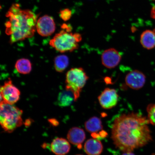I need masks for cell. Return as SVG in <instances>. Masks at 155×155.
Here are the masks:
<instances>
[{"label": "cell", "instance_id": "cell-1", "mask_svg": "<svg viewBox=\"0 0 155 155\" xmlns=\"http://www.w3.org/2000/svg\"><path fill=\"white\" fill-rule=\"evenodd\" d=\"M148 118L131 112L116 117L112 126L111 138L116 148L124 152H132L152 140Z\"/></svg>", "mask_w": 155, "mask_h": 155}, {"label": "cell", "instance_id": "cell-2", "mask_svg": "<svg viewBox=\"0 0 155 155\" xmlns=\"http://www.w3.org/2000/svg\"><path fill=\"white\" fill-rule=\"evenodd\" d=\"M9 20L5 24V33L10 36V43L32 38L36 31V15L29 9H22L18 4H13L6 14Z\"/></svg>", "mask_w": 155, "mask_h": 155}, {"label": "cell", "instance_id": "cell-3", "mask_svg": "<svg viewBox=\"0 0 155 155\" xmlns=\"http://www.w3.org/2000/svg\"><path fill=\"white\" fill-rule=\"evenodd\" d=\"M22 110L14 104L1 101L0 103V123L4 130L12 133L23 124Z\"/></svg>", "mask_w": 155, "mask_h": 155}, {"label": "cell", "instance_id": "cell-4", "mask_svg": "<svg viewBox=\"0 0 155 155\" xmlns=\"http://www.w3.org/2000/svg\"><path fill=\"white\" fill-rule=\"evenodd\" d=\"M79 34H73L63 30L56 34L50 41V46L57 51L61 53L72 52L79 47V42L82 40Z\"/></svg>", "mask_w": 155, "mask_h": 155}, {"label": "cell", "instance_id": "cell-5", "mask_svg": "<svg viewBox=\"0 0 155 155\" xmlns=\"http://www.w3.org/2000/svg\"><path fill=\"white\" fill-rule=\"evenodd\" d=\"M89 77L81 68H73L68 71L66 75V90L71 91L77 101L86 85Z\"/></svg>", "mask_w": 155, "mask_h": 155}, {"label": "cell", "instance_id": "cell-6", "mask_svg": "<svg viewBox=\"0 0 155 155\" xmlns=\"http://www.w3.org/2000/svg\"><path fill=\"white\" fill-rule=\"evenodd\" d=\"M21 92L13 84L12 81H6L1 88V101L7 104H14L20 98Z\"/></svg>", "mask_w": 155, "mask_h": 155}, {"label": "cell", "instance_id": "cell-7", "mask_svg": "<svg viewBox=\"0 0 155 155\" xmlns=\"http://www.w3.org/2000/svg\"><path fill=\"white\" fill-rule=\"evenodd\" d=\"M101 106L104 109H110L117 104L119 95L115 89L107 88L98 97Z\"/></svg>", "mask_w": 155, "mask_h": 155}, {"label": "cell", "instance_id": "cell-8", "mask_svg": "<svg viewBox=\"0 0 155 155\" xmlns=\"http://www.w3.org/2000/svg\"><path fill=\"white\" fill-rule=\"evenodd\" d=\"M36 29L38 34L41 36L51 35L55 32L56 29L54 19L47 15L40 17L37 22Z\"/></svg>", "mask_w": 155, "mask_h": 155}, {"label": "cell", "instance_id": "cell-9", "mask_svg": "<svg viewBox=\"0 0 155 155\" xmlns=\"http://www.w3.org/2000/svg\"><path fill=\"white\" fill-rule=\"evenodd\" d=\"M127 86L133 90H138L144 86L146 77L141 71L135 70L127 74L125 78Z\"/></svg>", "mask_w": 155, "mask_h": 155}, {"label": "cell", "instance_id": "cell-10", "mask_svg": "<svg viewBox=\"0 0 155 155\" xmlns=\"http://www.w3.org/2000/svg\"><path fill=\"white\" fill-rule=\"evenodd\" d=\"M121 58V54L117 50L114 48H108L102 54V63L108 69H113L119 64Z\"/></svg>", "mask_w": 155, "mask_h": 155}, {"label": "cell", "instance_id": "cell-11", "mask_svg": "<svg viewBox=\"0 0 155 155\" xmlns=\"http://www.w3.org/2000/svg\"><path fill=\"white\" fill-rule=\"evenodd\" d=\"M50 150L57 155H65L71 150V145L68 140L57 137L54 139L50 145Z\"/></svg>", "mask_w": 155, "mask_h": 155}, {"label": "cell", "instance_id": "cell-12", "mask_svg": "<svg viewBox=\"0 0 155 155\" xmlns=\"http://www.w3.org/2000/svg\"><path fill=\"white\" fill-rule=\"evenodd\" d=\"M86 134L83 130L78 127H73L69 131L67 139L71 144L82 148V144L86 139Z\"/></svg>", "mask_w": 155, "mask_h": 155}, {"label": "cell", "instance_id": "cell-13", "mask_svg": "<svg viewBox=\"0 0 155 155\" xmlns=\"http://www.w3.org/2000/svg\"><path fill=\"white\" fill-rule=\"evenodd\" d=\"M84 150L88 155H100L103 152V146L98 139H90L85 143Z\"/></svg>", "mask_w": 155, "mask_h": 155}, {"label": "cell", "instance_id": "cell-14", "mask_svg": "<svg viewBox=\"0 0 155 155\" xmlns=\"http://www.w3.org/2000/svg\"><path fill=\"white\" fill-rule=\"evenodd\" d=\"M140 43L143 48L150 50L155 47V32L147 30L141 34Z\"/></svg>", "mask_w": 155, "mask_h": 155}, {"label": "cell", "instance_id": "cell-15", "mask_svg": "<svg viewBox=\"0 0 155 155\" xmlns=\"http://www.w3.org/2000/svg\"><path fill=\"white\" fill-rule=\"evenodd\" d=\"M85 127L87 131L92 134L97 133L103 129L101 120L95 116L90 118L86 122Z\"/></svg>", "mask_w": 155, "mask_h": 155}, {"label": "cell", "instance_id": "cell-16", "mask_svg": "<svg viewBox=\"0 0 155 155\" xmlns=\"http://www.w3.org/2000/svg\"><path fill=\"white\" fill-rule=\"evenodd\" d=\"M73 101H75V100L73 93L66 89L60 92L58 97V104L60 106H68Z\"/></svg>", "mask_w": 155, "mask_h": 155}, {"label": "cell", "instance_id": "cell-17", "mask_svg": "<svg viewBox=\"0 0 155 155\" xmlns=\"http://www.w3.org/2000/svg\"><path fill=\"white\" fill-rule=\"evenodd\" d=\"M15 68L18 72L22 74H28L32 71L31 63L28 59L21 58L16 61Z\"/></svg>", "mask_w": 155, "mask_h": 155}, {"label": "cell", "instance_id": "cell-18", "mask_svg": "<svg viewBox=\"0 0 155 155\" xmlns=\"http://www.w3.org/2000/svg\"><path fill=\"white\" fill-rule=\"evenodd\" d=\"M54 68L58 72H63L69 64V59L67 56L61 55L56 57L54 61Z\"/></svg>", "mask_w": 155, "mask_h": 155}, {"label": "cell", "instance_id": "cell-19", "mask_svg": "<svg viewBox=\"0 0 155 155\" xmlns=\"http://www.w3.org/2000/svg\"><path fill=\"white\" fill-rule=\"evenodd\" d=\"M148 119L150 123L155 125V104H149L147 108Z\"/></svg>", "mask_w": 155, "mask_h": 155}, {"label": "cell", "instance_id": "cell-20", "mask_svg": "<svg viewBox=\"0 0 155 155\" xmlns=\"http://www.w3.org/2000/svg\"><path fill=\"white\" fill-rule=\"evenodd\" d=\"M60 17L64 21L69 20L72 15V12L69 9L62 10L60 12Z\"/></svg>", "mask_w": 155, "mask_h": 155}, {"label": "cell", "instance_id": "cell-21", "mask_svg": "<svg viewBox=\"0 0 155 155\" xmlns=\"http://www.w3.org/2000/svg\"><path fill=\"white\" fill-rule=\"evenodd\" d=\"M151 16L155 19V5L153 7L151 11Z\"/></svg>", "mask_w": 155, "mask_h": 155}, {"label": "cell", "instance_id": "cell-22", "mask_svg": "<svg viewBox=\"0 0 155 155\" xmlns=\"http://www.w3.org/2000/svg\"><path fill=\"white\" fill-rule=\"evenodd\" d=\"M122 155H135L132 152H124Z\"/></svg>", "mask_w": 155, "mask_h": 155}, {"label": "cell", "instance_id": "cell-23", "mask_svg": "<svg viewBox=\"0 0 155 155\" xmlns=\"http://www.w3.org/2000/svg\"><path fill=\"white\" fill-rule=\"evenodd\" d=\"M82 155V154H78V155Z\"/></svg>", "mask_w": 155, "mask_h": 155}, {"label": "cell", "instance_id": "cell-24", "mask_svg": "<svg viewBox=\"0 0 155 155\" xmlns=\"http://www.w3.org/2000/svg\"><path fill=\"white\" fill-rule=\"evenodd\" d=\"M154 31L155 32V30H154Z\"/></svg>", "mask_w": 155, "mask_h": 155}]
</instances>
